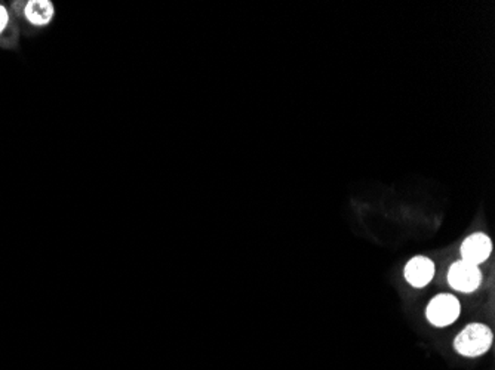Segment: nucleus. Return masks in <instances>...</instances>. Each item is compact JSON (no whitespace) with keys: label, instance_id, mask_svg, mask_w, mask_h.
<instances>
[{"label":"nucleus","instance_id":"nucleus-1","mask_svg":"<svg viewBox=\"0 0 495 370\" xmlns=\"http://www.w3.org/2000/svg\"><path fill=\"white\" fill-rule=\"evenodd\" d=\"M492 344V332L482 323H471L462 329L454 341L456 351L465 357L485 354Z\"/></svg>","mask_w":495,"mask_h":370},{"label":"nucleus","instance_id":"nucleus-2","mask_svg":"<svg viewBox=\"0 0 495 370\" xmlns=\"http://www.w3.org/2000/svg\"><path fill=\"white\" fill-rule=\"evenodd\" d=\"M461 311L458 299L454 295L440 293L430 301L426 308L427 320L436 327H445L454 323Z\"/></svg>","mask_w":495,"mask_h":370},{"label":"nucleus","instance_id":"nucleus-3","mask_svg":"<svg viewBox=\"0 0 495 370\" xmlns=\"http://www.w3.org/2000/svg\"><path fill=\"white\" fill-rule=\"evenodd\" d=\"M482 281V272L478 266H473L466 261H457L452 263L448 271V283L452 289L458 292L470 293L475 292Z\"/></svg>","mask_w":495,"mask_h":370},{"label":"nucleus","instance_id":"nucleus-4","mask_svg":"<svg viewBox=\"0 0 495 370\" xmlns=\"http://www.w3.org/2000/svg\"><path fill=\"white\" fill-rule=\"evenodd\" d=\"M492 252L491 239L485 232H473L461 245V259L473 266L485 262Z\"/></svg>","mask_w":495,"mask_h":370},{"label":"nucleus","instance_id":"nucleus-5","mask_svg":"<svg viewBox=\"0 0 495 370\" xmlns=\"http://www.w3.org/2000/svg\"><path fill=\"white\" fill-rule=\"evenodd\" d=\"M435 276V263L427 257H414L405 267V279L413 288L427 286Z\"/></svg>","mask_w":495,"mask_h":370},{"label":"nucleus","instance_id":"nucleus-6","mask_svg":"<svg viewBox=\"0 0 495 370\" xmlns=\"http://www.w3.org/2000/svg\"><path fill=\"white\" fill-rule=\"evenodd\" d=\"M26 17L31 24L46 26L54 17V6L49 0H33L26 6Z\"/></svg>","mask_w":495,"mask_h":370},{"label":"nucleus","instance_id":"nucleus-7","mask_svg":"<svg viewBox=\"0 0 495 370\" xmlns=\"http://www.w3.org/2000/svg\"><path fill=\"white\" fill-rule=\"evenodd\" d=\"M8 12H6V9H5V6H2V5H0V33H2V31L5 30V27H6V24H8Z\"/></svg>","mask_w":495,"mask_h":370}]
</instances>
